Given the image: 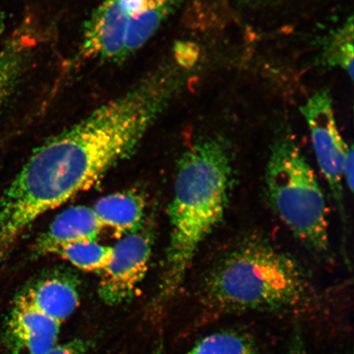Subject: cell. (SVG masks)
Instances as JSON below:
<instances>
[{
  "mask_svg": "<svg viewBox=\"0 0 354 354\" xmlns=\"http://www.w3.org/2000/svg\"><path fill=\"white\" fill-rule=\"evenodd\" d=\"M232 183V155L223 139L198 140L181 155L168 209L171 231L160 288L163 299L178 290L199 248L223 220Z\"/></svg>",
  "mask_w": 354,
  "mask_h": 354,
  "instance_id": "7a4b0ae2",
  "label": "cell"
},
{
  "mask_svg": "<svg viewBox=\"0 0 354 354\" xmlns=\"http://www.w3.org/2000/svg\"><path fill=\"white\" fill-rule=\"evenodd\" d=\"M344 184H346L349 192H353L354 187V157L353 145L349 146L343 165Z\"/></svg>",
  "mask_w": 354,
  "mask_h": 354,
  "instance_id": "e0dca14e",
  "label": "cell"
},
{
  "mask_svg": "<svg viewBox=\"0 0 354 354\" xmlns=\"http://www.w3.org/2000/svg\"><path fill=\"white\" fill-rule=\"evenodd\" d=\"M55 254L83 271L101 274L112 259L113 247L96 241H82L61 247Z\"/></svg>",
  "mask_w": 354,
  "mask_h": 354,
  "instance_id": "5bb4252c",
  "label": "cell"
},
{
  "mask_svg": "<svg viewBox=\"0 0 354 354\" xmlns=\"http://www.w3.org/2000/svg\"><path fill=\"white\" fill-rule=\"evenodd\" d=\"M181 0H102L83 26L80 55L118 64L142 48Z\"/></svg>",
  "mask_w": 354,
  "mask_h": 354,
  "instance_id": "5b68a950",
  "label": "cell"
},
{
  "mask_svg": "<svg viewBox=\"0 0 354 354\" xmlns=\"http://www.w3.org/2000/svg\"><path fill=\"white\" fill-rule=\"evenodd\" d=\"M313 293L306 272L293 257L263 240L234 247L203 277V306L216 313L290 311Z\"/></svg>",
  "mask_w": 354,
  "mask_h": 354,
  "instance_id": "3957f363",
  "label": "cell"
},
{
  "mask_svg": "<svg viewBox=\"0 0 354 354\" xmlns=\"http://www.w3.org/2000/svg\"><path fill=\"white\" fill-rule=\"evenodd\" d=\"M92 209L103 227L128 234L138 230L143 219L145 205L138 194L126 192L101 198Z\"/></svg>",
  "mask_w": 354,
  "mask_h": 354,
  "instance_id": "8fae6325",
  "label": "cell"
},
{
  "mask_svg": "<svg viewBox=\"0 0 354 354\" xmlns=\"http://www.w3.org/2000/svg\"><path fill=\"white\" fill-rule=\"evenodd\" d=\"M188 354H256L254 344L236 332L212 334L198 342Z\"/></svg>",
  "mask_w": 354,
  "mask_h": 354,
  "instance_id": "9a60e30c",
  "label": "cell"
},
{
  "mask_svg": "<svg viewBox=\"0 0 354 354\" xmlns=\"http://www.w3.org/2000/svg\"><path fill=\"white\" fill-rule=\"evenodd\" d=\"M323 64L332 68H339L353 78V17L330 33L323 44Z\"/></svg>",
  "mask_w": 354,
  "mask_h": 354,
  "instance_id": "4fadbf2b",
  "label": "cell"
},
{
  "mask_svg": "<svg viewBox=\"0 0 354 354\" xmlns=\"http://www.w3.org/2000/svg\"><path fill=\"white\" fill-rule=\"evenodd\" d=\"M300 113L311 134L318 166L329 185L343 224L346 225L342 169L349 146L340 136L329 91L313 94L301 106Z\"/></svg>",
  "mask_w": 354,
  "mask_h": 354,
  "instance_id": "8992f818",
  "label": "cell"
},
{
  "mask_svg": "<svg viewBox=\"0 0 354 354\" xmlns=\"http://www.w3.org/2000/svg\"><path fill=\"white\" fill-rule=\"evenodd\" d=\"M92 207L76 206L62 212L39 237L35 250L38 254H55L70 243L96 241L103 230Z\"/></svg>",
  "mask_w": 354,
  "mask_h": 354,
  "instance_id": "9c48e42d",
  "label": "cell"
},
{
  "mask_svg": "<svg viewBox=\"0 0 354 354\" xmlns=\"http://www.w3.org/2000/svg\"><path fill=\"white\" fill-rule=\"evenodd\" d=\"M180 91L174 73L158 65L34 150L0 198V267L35 221L129 157Z\"/></svg>",
  "mask_w": 354,
  "mask_h": 354,
  "instance_id": "6da1fadb",
  "label": "cell"
},
{
  "mask_svg": "<svg viewBox=\"0 0 354 354\" xmlns=\"http://www.w3.org/2000/svg\"><path fill=\"white\" fill-rule=\"evenodd\" d=\"M35 308L63 323L79 306V292L72 278L57 274L43 277L20 295Z\"/></svg>",
  "mask_w": 354,
  "mask_h": 354,
  "instance_id": "30bf717a",
  "label": "cell"
},
{
  "mask_svg": "<svg viewBox=\"0 0 354 354\" xmlns=\"http://www.w3.org/2000/svg\"><path fill=\"white\" fill-rule=\"evenodd\" d=\"M151 250L148 234L137 231L113 247L112 259L102 272L99 285L104 303L118 305L131 297L147 272Z\"/></svg>",
  "mask_w": 354,
  "mask_h": 354,
  "instance_id": "52a82bcc",
  "label": "cell"
},
{
  "mask_svg": "<svg viewBox=\"0 0 354 354\" xmlns=\"http://www.w3.org/2000/svg\"><path fill=\"white\" fill-rule=\"evenodd\" d=\"M61 326L19 295L12 308L8 330L11 338L28 354H46L56 346Z\"/></svg>",
  "mask_w": 354,
  "mask_h": 354,
  "instance_id": "ba28073f",
  "label": "cell"
},
{
  "mask_svg": "<svg viewBox=\"0 0 354 354\" xmlns=\"http://www.w3.org/2000/svg\"><path fill=\"white\" fill-rule=\"evenodd\" d=\"M3 28H4L3 19V17H1V15H0V34H1L3 32Z\"/></svg>",
  "mask_w": 354,
  "mask_h": 354,
  "instance_id": "ac0fdd59",
  "label": "cell"
},
{
  "mask_svg": "<svg viewBox=\"0 0 354 354\" xmlns=\"http://www.w3.org/2000/svg\"><path fill=\"white\" fill-rule=\"evenodd\" d=\"M35 46L33 33H19L0 50V108L29 65Z\"/></svg>",
  "mask_w": 354,
  "mask_h": 354,
  "instance_id": "7c38bea8",
  "label": "cell"
},
{
  "mask_svg": "<svg viewBox=\"0 0 354 354\" xmlns=\"http://www.w3.org/2000/svg\"><path fill=\"white\" fill-rule=\"evenodd\" d=\"M91 344L82 339H74L64 344L56 345L46 354H88Z\"/></svg>",
  "mask_w": 354,
  "mask_h": 354,
  "instance_id": "2e32d148",
  "label": "cell"
},
{
  "mask_svg": "<svg viewBox=\"0 0 354 354\" xmlns=\"http://www.w3.org/2000/svg\"><path fill=\"white\" fill-rule=\"evenodd\" d=\"M270 205L308 250L326 254L330 250L327 207L315 172L294 138L275 140L265 171Z\"/></svg>",
  "mask_w": 354,
  "mask_h": 354,
  "instance_id": "277c9868",
  "label": "cell"
}]
</instances>
